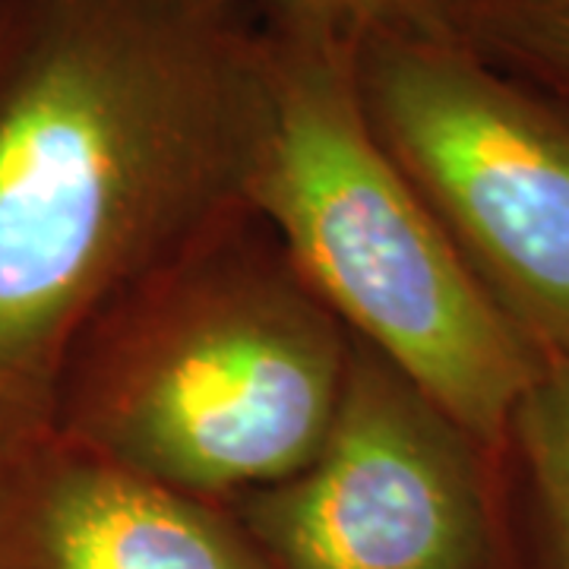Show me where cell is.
Returning a JSON list of instances; mask_svg holds the SVG:
<instances>
[{
  "instance_id": "5b68a950",
  "label": "cell",
  "mask_w": 569,
  "mask_h": 569,
  "mask_svg": "<svg viewBox=\"0 0 569 569\" xmlns=\"http://www.w3.org/2000/svg\"><path fill=\"white\" fill-rule=\"evenodd\" d=\"M266 569H493V456L351 339L346 387L305 466L228 503Z\"/></svg>"
},
{
  "instance_id": "3957f363",
  "label": "cell",
  "mask_w": 569,
  "mask_h": 569,
  "mask_svg": "<svg viewBox=\"0 0 569 569\" xmlns=\"http://www.w3.org/2000/svg\"><path fill=\"white\" fill-rule=\"evenodd\" d=\"M263 32L269 92L247 209L348 336L493 456L545 361L373 137L355 41L288 22H263Z\"/></svg>"
},
{
  "instance_id": "52a82bcc",
  "label": "cell",
  "mask_w": 569,
  "mask_h": 569,
  "mask_svg": "<svg viewBox=\"0 0 569 569\" xmlns=\"http://www.w3.org/2000/svg\"><path fill=\"white\" fill-rule=\"evenodd\" d=\"M497 512L531 569H569V361H545L493 452Z\"/></svg>"
},
{
  "instance_id": "6da1fadb",
  "label": "cell",
  "mask_w": 569,
  "mask_h": 569,
  "mask_svg": "<svg viewBox=\"0 0 569 569\" xmlns=\"http://www.w3.org/2000/svg\"><path fill=\"white\" fill-rule=\"evenodd\" d=\"M263 22L212 0H0V462L92 320L244 203Z\"/></svg>"
},
{
  "instance_id": "8992f818",
  "label": "cell",
  "mask_w": 569,
  "mask_h": 569,
  "mask_svg": "<svg viewBox=\"0 0 569 569\" xmlns=\"http://www.w3.org/2000/svg\"><path fill=\"white\" fill-rule=\"evenodd\" d=\"M0 569H266L231 509L48 433L0 462Z\"/></svg>"
},
{
  "instance_id": "277c9868",
  "label": "cell",
  "mask_w": 569,
  "mask_h": 569,
  "mask_svg": "<svg viewBox=\"0 0 569 569\" xmlns=\"http://www.w3.org/2000/svg\"><path fill=\"white\" fill-rule=\"evenodd\" d=\"M373 137L541 361H569V104L466 36L355 41Z\"/></svg>"
},
{
  "instance_id": "9c48e42d",
  "label": "cell",
  "mask_w": 569,
  "mask_h": 569,
  "mask_svg": "<svg viewBox=\"0 0 569 569\" xmlns=\"http://www.w3.org/2000/svg\"><path fill=\"white\" fill-rule=\"evenodd\" d=\"M244 10L260 3L263 22H288L323 29L348 41L377 32L462 36L468 0H212Z\"/></svg>"
},
{
  "instance_id": "30bf717a",
  "label": "cell",
  "mask_w": 569,
  "mask_h": 569,
  "mask_svg": "<svg viewBox=\"0 0 569 569\" xmlns=\"http://www.w3.org/2000/svg\"><path fill=\"white\" fill-rule=\"evenodd\" d=\"M509 7H529V10H553V13H569V0H497Z\"/></svg>"
},
{
  "instance_id": "7a4b0ae2",
  "label": "cell",
  "mask_w": 569,
  "mask_h": 569,
  "mask_svg": "<svg viewBox=\"0 0 569 569\" xmlns=\"http://www.w3.org/2000/svg\"><path fill=\"white\" fill-rule=\"evenodd\" d=\"M348 358L351 336L241 206L92 320L51 433L228 507L317 452Z\"/></svg>"
},
{
  "instance_id": "ba28073f",
  "label": "cell",
  "mask_w": 569,
  "mask_h": 569,
  "mask_svg": "<svg viewBox=\"0 0 569 569\" xmlns=\"http://www.w3.org/2000/svg\"><path fill=\"white\" fill-rule=\"evenodd\" d=\"M462 36L488 61L569 104V13L468 0Z\"/></svg>"
}]
</instances>
